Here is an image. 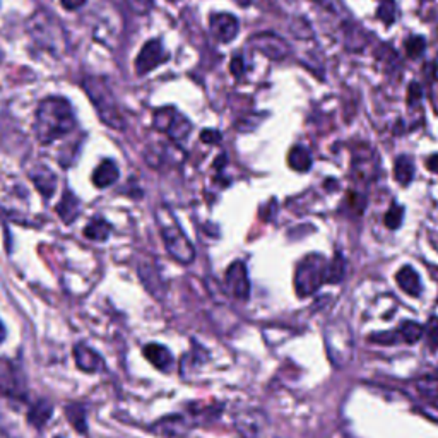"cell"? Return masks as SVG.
Returning <instances> with one entry per match:
<instances>
[{"mask_svg": "<svg viewBox=\"0 0 438 438\" xmlns=\"http://www.w3.org/2000/svg\"><path fill=\"white\" fill-rule=\"evenodd\" d=\"M57 438H64V437H57Z\"/></svg>", "mask_w": 438, "mask_h": 438, "instance_id": "38", "label": "cell"}, {"mask_svg": "<svg viewBox=\"0 0 438 438\" xmlns=\"http://www.w3.org/2000/svg\"><path fill=\"white\" fill-rule=\"evenodd\" d=\"M418 391L425 394L426 398L438 399V375H426V377L419 378L416 384Z\"/></svg>", "mask_w": 438, "mask_h": 438, "instance_id": "24", "label": "cell"}, {"mask_svg": "<svg viewBox=\"0 0 438 438\" xmlns=\"http://www.w3.org/2000/svg\"><path fill=\"white\" fill-rule=\"evenodd\" d=\"M55 211H57L58 218L64 221L65 224H72L79 216L77 197H75L71 191H65L64 197H62V201L57 204Z\"/></svg>", "mask_w": 438, "mask_h": 438, "instance_id": "18", "label": "cell"}, {"mask_svg": "<svg viewBox=\"0 0 438 438\" xmlns=\"http://www.w3.org/2000/svg\"><path fill=\"white\" fill-rule=\"evenodd\" d=\"M62 5L67 10H77L86 3V0H60Z\"/></svg>", "mask_w": 438, "mask_h": 438, "instance_id": "33", "label": "cell"}, {"mask_svg": "<svg viewBox=\"0 0 438 438\" xmlns=\"http://www.w3.org/2000/svg\"><path fill=\"white\" fill-rule=\"evenodd\" d=\"M34 136L38 143L47 146L75 129V115L69 99L48 96L38 105L34 119Z\"/></svg>", "mask_w": 438, "mask_h": 438, "instance_id": "1", "label": "cell"}, {"mask_svg": "<svg viewBox=\"0 0 438 438\" xmlns=\"http://www.w3.org/2000/svg\"><path fill=\"white\" fill-rule=\"evenodd\" d=\"M153 125L156 127L160 132H165L171 141L175 143H182V141L187 139L192 132V123L191 120L185 119L182 113H178L177 110L171 108V106H165L160 108L158 112H154L153 117Z\"/></svg>", "mask_w": 438, "mask_h": 438, "instance_id": "6", "label": "cell"}, {"mask_svg": "<svg viewBox=\"0 0 438 438\" xmlns=\"http://www.w3.org/2000/svg\"><path fill=\"white\" fill-rule=\"evenodd\" d=\"M224 284H226V291L233 298L240 302H247L250 298V281H248V272L243 262L236 260L228 267Z\"/></svg>", "mask_w": 438, "mask_h": 438, "instance_id": "8", "label": "cell"}, {"mask_svg": "<svg viewBox=\"0 0 438 438\" xmlns=\"http://www.w3.org/2000/svg\"><path fill=\"white\" fill-rule=\"evenodd\" d=\"M419 98H422V89L415 82V84L409 86V103H416Z\"/></svg>", "mask_w": 438, "mask_h": 438, "instance_id": "34", "label": "cell"}, {"mask_svg": "<svg viewBox=\"0 0 438 438\" xmlns=\"http://www.w3.org/2000/svg\"><path fill=\"white\" fill-rule=\"evenodd\" d=\"M378 17L385 21V24H392L396 19V7L392 2H385L378 7Z\"/></svg>", "mask_w": 438, "mask_h": 438, "instance_id": "29", "label": "cell"}, {"mask_svg": "<svg viewBox=\"0 0 438 438\" xmlns=\"http://www.w3.org/2000/svg\"><path fill=\"white\" fill-rule=\"evenodd\" d=\"M426 41L423 40L422 36H411L408 41H406V51H408L409 57L416 58L422 57L423 51H425Z\"/></svg>", "mask_w": 438, "mask_h": 438, "instance_id": "27", "label": "cell"}, {"mask_svg": "<svg viewBox=\"0 0 438 438\" xmlns=\"http://www.w3.org/2000/svg\"><path fill=\"white\" fill-rule=\"evenodd\" d=\"M156 219L160 224L161 238L168 254L180 264H191L195 258V248L184 233L177 218L168 208H160L156 211Z\"/></svg>", "mask_w": 438, "mask_h": 438, "instance_id": "3", "label": "cell"}, {"mask_svg": "<svg viewBox=\"0 0 438 438\" xmlns=\"http://www.w3.org/2000/svg\"><path fill=\"white\" fill-rule=\"evenodd\" d=\"M238 2H241V3H248V0H238Z\"/></svg>", "mask_w": 438, "mask_h": 438, "instance_id": "37", "label": "cell"}, {"mask_svg": "<svg viewBox=\"0 0 438 438\" xmlns=\"http://www.w3.org/2000/svg\"><path fill=\"white\" fill-rule=\"evenodd\" d=\"M254 47L257 48L258 51H262L264 55H267L269 58H282L286 55V45L284 41L279 40L278 36H272V34L264 33L258 34L252 40Z\"/></svg>", "mask_w": 438, "mask_h": 438, "instance_id": "14", "label": "cell"}, {"mask_svg": "<svg viewBox=\"0 0 438 438\" xmlns=\"http://www.w3.org/2000/svg\"><path fill=\"white\" fill-rule=\"evenodd\" d=\"M211 33L216 40L221 43H230L236 38L238 29H240V23L236 17L230 12H216L211 16Z\"/></svg>", "mask_w": 438, "mask_h": 438, "instance_id": "10", "label": "cell"}, {"mask_svg": "<svg viewBox=\"0 0 438 438\" xmlns=\"http://www.w3.org/2000/svg\"><path fill=\"white\" fill-rule=\"evenodd\" d=\"M74 361L77 368L84 374H98L105 368V361L99 356L98 351L84 343H79L74 346Z\"/></svg>", "mask_w": 438, "mask_h": 438, "instance_id": "11", "label": "cell"}, {"mask_svg": "<svg viewBox=\"0 0 438 438\" xmlns=\"http://www.w3.org/2000/svg\"><path fill=\"white\" fill-rule=\"evenodd\" d=\"M110 233H112V224L103 218H93L84 228V234L93 241L108 240Z\"/></svg>", "mask_w": 438, "mask_h": 438, "instance_id": "20", "label": "cell"}, {"mask_svg": "<svg viewBox=\"0 0 438 438\" xmlns=\"http://www.w3.org/2000/svg\"><path fill=\"white\" fill-rule=\"evenodd\" d=\"M119 167L115 161L105 160L96 167L95 173H93V185L96 188H108L119 180Z\"/></svg>", "mask_w": 438, "mask_h": 438, "instance_id": "15", "label": "cell"}, {"mask_svg": "<svg viewBox=\"0 0 438 438\" xmlns=\"http://www.w3.org/2000/svg\"><path fill=\"white\" fill-rule=\"evenodd\" d=\"M396 279H398V284L401 286V289L404 293H408V295L411 296L422 295V281H419L418 272L413 267L404 265V267L398 272Z\"/></svg>", "mask_w": 438, "mask_h": 438, "instance_id": "17", "label": "cell"}, {"mask_svg": "<svg viewBox=\"0 0 438 438\" xmlns=\"http://www.w3.org/2000/svg\"><path fill=\"white\" fill-rule=\"evenodd\" d=\"M27 29L33 40L38 45H43L47 50H58L64 45V31L58 26L57 17L47 10H38L27 23Z\"/></svg>", "mask_w": 438, "mask_h": 438, "instance_id": "5", "label": "cell"}, {"mask_svg": "<svg viewBox=\"0 0 438 438\" xmlns=\"http://www.w3.org/2000/svg\"><path fill=\"white\" fill-rule=\"evenodd\" d=\"M343 278H344V258L341 257V255H336V258H334V260L329 264V267H327L326 282H332V284H336V282H339Z\"/></svg>", "mask_w": 438, "mask_h": 438, "instance_id": "25", "label": "cell"}, {"mask_svg": "<svg viewBox=\"0 0 438 438\" xmlns=\"http://www.w3.org/2000/svg\"><path fill=\"white\" fill-rule=\"evenodd\" d=\"M402 219H404V208L399 204H392L391 209L385 215V226L391 228V230H398L401 226Z\"/></svg>", "mask_w": 438, "mask_h": 438, "instance_id": "26", "label": "cell"}, {"mask_svg": "<svg viewBox=\"0 0 438 438\" xmlns=\"http://www.w3.org/2000/svg\"><path fill=\"white\" fill-rule=\"evenodd\" d=\"M396 339H398V334L396 332H385V334H375V336L370 337V341L378 344H394Z\"/></svg>", "mask_w": 438, "mask_h": 438, "instance_id": "30", "label": "cell"}, {"mask_svg": "<svg viewBox=\"0 0 438 438\" xmlns=\"http://www.w3.org/2000/svg\"><path fill=\"white\" fill-rule=\"evenodd\" d=\"M201 139H202V143H206V144H218L221 141V134L218 132V130L206 129L204 132L201 134Z\"/></svg>", "mask_w": 438, "mask_h": 438, "instance_id": "32", "label": "cell"}, {"mask_svg": "<svg viewBox=\"0 0 438 438\" xmlns=\"http://www.w3.org/2000/svg\"><path fill=\"white\" fill-rule=\"evenodd\" d=\"M288 163L296 171H308L312 167V156L302 146H295L288 154Z\"/></svg>", "mask_w": 438, "mask_h": 438, "instance_id": "21", "label": "cell"}, {"mask_svg": "<svg viewBox=\"0 0 438 438\" xmlns=\"http://www.w3.org/2000/svg\"><path fill=\"white\" fill-rule=\"evenodd\" d=\"M143 353L144 356H146V360L149 361L151 365H154L158 370L171 372V368H173V354H171L170 350H168L167 346H163V344H146Z\"/></svg>", "mask_w": 438, "mask_h": 438, "instance_id": "13", "label": "cell"}, {"mask_svg": "<svg viewBox=\"0 0 438 438\" xmlns=\"http://www.w3.org/2000/svg\"><path fill=\"white\" fill-rule=\"evenodd\" d=\"M29 178L33 180V184L36 185V188L40 191V194L45 199H50L55 194V188H57V177H55L53 171L50 168L43 167V165H36L33 170L29 171Z\"/></svg>", "mask_w": 438, "mask_h": 438, "instance_id": "12", "label": "cell"}, {"mask_svg": "<svg viewBox=\"0 0 438 438\" xmlns=\"http://www.w3.org/2000/svg\"><path fill=\"white\" fill-rule=\"evenodd\" d=\"M51 416H53V404L50 401H47V399H38L29 408L26 418L31 426H34L36 430H41L47 425Z\"/></svg>", "mask_w": 438, "mask_h": 438, "instance_id": "16", "label": "cell"}, {"mask_svg": "<svg viewBox=\"0 0 438 438\" xmlns=\"http://www.w3.org/2000/svg\"><path fill=\"white\" fill-rule=\"evenodd\" d=\"M426 167H428V170L433 171V173H438V154H433V156L428 158Z\"/></svg>", "mask_w": 438, "mask_h": 438, "instance_id": "35", "label": "cell"}, {"mask_svg": "<svg viewBox=\"0 0 438 438\" xmlns=\"http://www.w3.org/2000/svg\"><path fill=\"white\" fill-rule=\"evenodd\" d=\"M65 418L69 419V423L72 425V428L77 433H88V418H86V409L84 406L77 404V402H72V404L65 406Z\"/></svg>", "mask_w": 438, "mask_h": 438, "instance_id": "19", "label": "cell"}, {"mask_svg": "<svg viewBox=\"0 0 438 438\" xmlns=\"http://www.w3.org/2000/svg\"><path fill=\"white\" fill-rule=\"evenodd\" d=\"M5 336H7V330H5V326H3V322L0 320V344L5 341Z\"/></svg>", "mask_w": 438, "mask_h": 438, "instance_id": "36", "label": "cell"}, {"mask_svg": "<svg viewBox=\"0 0 438 438\" xmlns=\"http://www.w3.org/2000/svg\"><path fill=\"white\" fill-rule=\"evenodd\" d=\"M231 72H233L236 77H241L245 74V62L240 55H234L233 60H231Z\"/></svg>", "mask_w": 438, "mask_h": 438, "instance_id": "31", "label": "cell"}, {"mask_svg": "<svg viewBox=\"0 0 438 438\" xmlns=\"http://www.w3.org/2000/svg\"><path fill=\"white\" fill-rule=\"evenodd\" d=\"M399 336L406 341L408 344H415L425 336V327L422 324L415 322V320H406L399 327Z\"/></svg>", "mask_w": 438, "mask_h": 438, "instance_id": "23", "label": "cell"}, {"mask_svg": "<svg viewBox=\"0 0 438 438\" xmlns=\"http://www.w3.org/2000/svg\"><path fill=\"white\" fill-rule=\"evenodd\" d=\"M425 337H426V344H428L432 350H438V319L437 317L430 319L428 326L425 327Z\"/></svg>", "mask_w": 438, "mask_h": 438, "instance_id": "28", "label": "cell"}, {"mask_svg": "<svg viewBox=\"0 0 438 438\" xmlns=\"http://www.w3.org/2000/svg\"><path fill=\"white\" fill-rule=\"evenodd\" d=\"M394 175L396 180L402 185H408L415 177V165H413L409 156H399L394 165Z\"/></svg>", "mask_w": 438, "mask_h": 438, "instance_id": "22", "label": "cell"}, {"mask_svg": "<svg viewBox=\"0 0 438 438\" xmlns=\"http://www.w3.org/2000/svg\"><path fill=\"white\" fill-rule=\"evenodd\" d=\"M191 426H194V423L188 422L185 415H168L158 419L149 430L156 435L167 438H184L191 430Z\"/></svg>", "mask_w": 438, "mask_h": 438, "instance_id": "9", "label": "cell"}, {"mask_svg": "<svg viewBox=\"0 0 438 438\" xmlns=\"http://www.w3.org/2000/svg\"><path fill=\"white\" fill-rule=\"evenodd\" d=\"M82 88H84L88 98L91 99L99 120L105 125H108L113 130H125V119H123L122 112H120L117 98L103 79L88 75L82 81Z\"/></svg>", "mask_w": 438, "mask_h": 438, "instance_id": "2", "label": "cell"}, {"mask_svg": "<svg viewBox=\"0 0 438 438\" xmlns=\"http://www.w3.org/2000/svg\"><path fill=\"white\" fill-rule=\"evenodd\" d=\"M327 262L322 255H306L295 272V289L300 298L313 295L327 279Z\"/></svg>", "mask_w": 438, "mask_h": 438, "instance_id": "4", "label": "cell"}, {"mask_svg": "<svg viewBox=\"0 0 438 438\" xmlns=\"http://www.w3.org/2000/svg\"><path fill=\"white\" fill-rule=\"evenodd\" d=\"M170 58V53L165 50L161 40H149L136 58V72L139 75H146L147 72L154 71L158 65L165 64Z\"/></svg>", "mask_w": 438, "mask_h": 438, "instance_id": "7", "label": "cell"}]
</instances>
